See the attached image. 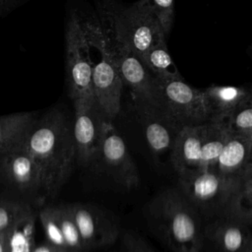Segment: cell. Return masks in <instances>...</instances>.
Instances as JSON below:
<instances>
[{
    "label": "cell",
    "instance_id": "cell-2",
    "mask_svg": "<svg viewBox=\"0 0 252 252\" xmlns=\"http://www.w3.org/2000/svg\"><path fill=\"white\" fill-rule=\"evenodd\" d=\"M150 223L174 252H200L203 230L198 210L179 189L158 193L147 208Z\"/></svg>",
    "mask_w": 252,
    "mask_h": 252
},
{
    "label": "cell",
    "instance_id": "cell-3",
    "mask_svg": "<svg viewBox=\"0 0 252 252\" xmlns=\"http://www.w3.org/2000/svg\"><path fill=\"white\" fill-rule=\"evenodd\" d=\"M102 27L108 37L126 46L140 59L160 38L166 37L147 0H139L130 6L104 5Z\"/></svg>",
    "mask_w": 252,
    "mask_h": 252
},
{
    "label": "cell",
    "instance_id": "cell-22",
    "mask_svg": "<svg viewBox=\"0 0 252 252\" xmlns=\"http://www.w3.org/2000/svg\"><path fill=\"white\" fill-rule=\"evenodd\" d=\"M31 216L32 209L25 203L13 200L0 201V234L12 229Z\"/></svg>",
    "mask_w": 252,
    "mask_h": 252
},
{
    "label": "cell",
    "instance_id": "cell-24",
    "mask_svg": "<svg viewBox=\"0 0 252 252\" xmlns=\"http://www.w3.org/2000/svg\"><path fill=\"white\" fill-rule=\"evenodd\" d=\"M164 33L167 36L171 31L174 19V0H147Z\"/></svg>",
    "mask_w": 252,
    "mask_h": 252
},
{
    "label": "cell",
    "instance_id": "cell-25",
    "mask_svg": "<svg viewBox=\"0 0 252 252\" xmlns=\"http://www.w3.org/2000/svg\"><path fill=\"white\" fill-rule=\"evenodd\" d=\"M224 216L233 218L247 224L252 223V197L248 198H233Z\"/></svg>",
    "mask_w": 252,
    "mask_h": 252
},
{
    "label": "cell",
    "instance_id": "cell-1",
    "mask_svg": "<svg viewBox=\"0 0 252 252\" xmlns=\"http://www.w3.org/2000/svg\"><path fill=\"white\" fill-rule=\"evenodd\" d=\"M24 142L39 167L43 192L55 196L77 160L72 125L63 112L53 108L34 120Z\"/></svg>",
    "mask_w": 252,
    "mask_h": 252
},
{
    "label": "cell",
    "instance_id": "cell-21",
    "mask_svg": "<svg viewBox=\"0 0 252 252\" xmlns=\"http://www.w3.org/2000/svg\"><path fill=\"white\" fill-rule=\"evenodd\" d=\"M38 219L47 242L69 249L62 233L57 206L43 207L38 213Z\"/></svg>",
    "mask_w": 252,
    "mask_h": 252
},
{
    "label": "cell",
    "instance_id": "cell-8",
    "mask_svg": "<svg viewBox=\"0 0 252 252\" xmlns=\"http://www.w3.org/2000/svg\"><path fill=\"white\" fill-rule=\"evenodd\" d=\"M178 189L197 210L224 215L233 193L215 170L199 169L178 176Z\"/></svg>",
    "mask_w": 252,
    "mask_h": 252
},
{
    "label": "cell",
    "instance_id": "cell-6",
    "mask_svg": "<svg viewBox=\"0 0 252 252\" xmlns=\"http://www.w3.org/2000/svg\"><path fill=\"white\" fill-rule=\"evenodd\" d=\"M89 43L83 25L71 17L66 29V83L73 101L94 98L93 91L94 64L89 56Z\"/></svg>",
    "mask_w": 252,
    "mask_h": 252
},
{
    "label": "cell",
    "instance_id": "cell-31",
    "mask_svg": "<svg viewBox=\"0 0 252 252\" xmlns=\"http://www.w3.org/2000/svg\"><path fill=\"white\" fill-rule=\"evenodd\" d=\"M245 136L247 137V139L249 140V142H250V144H251V146H252V131H250L249 133H247Z\"/></svg>",
    "mask_w": 252,
    "mask_h": 252
},
{
    "label": "cell",
    "instance_id": "cell-34",
    "mask_svg": "<svg viewBox=\"0 0 252 252\" xmlns=\"http://www.w3.org/2000/svg\"><path fill=\"white\" fill-rule=\"evenodd\" d=\"M68 252H82V251H76V250H70Z\"/></svg>",
    "mask_w": 252,
    "mask_h": 252
},
{
    "label": "cell",
    "instance_id": "cell-27",
    "mask_svg": "<svg viewBox=\"0 0 252 252\" xmlns=\"http://www.w3.org/2000/svg\"><path fill=\"white\" fill-rule=\"evenodd\" d=\"M29 0H0V17H4Z\"/></svg>",
    "mask_w": 252,
    "mask_h": 252
},
{
    "label": "cell",
    "instance_id": "cell-32",
    "mask_svg": "<svg viewBox=\"0 0 252 252\" xmlns=\"http://www.w3.org/2000/svg\"><path fill=\"white\" fill-rule=\"evenodd\" d=\"M248 248H250V249H252V239H251V241H250V244H249V246H248Z\"/></svg>",
    "mask_w": 252,
    "mask_h": 252
},
{
    "label": "cell",
    "instance_id": "cell-18",
    "mask_svg": "<svg viewBox=\"0 0 252 252\" xmlns=\"http://www.w3.org/2000/svg\"><path fill=\"white\" fill-rule=\"evenodd\" d=\"M36 118L32 112L0 116V156L19 145Z\"/></svg>",
    "mask_w": 252,
    "mask_h": 252
},
{
    "label": "cell",
    "instance_id": "cell-26",
    "mask_svg": "<svg viewBox=\"0 0 252 252\" xmlns=\"http://www.w3.org/2000/svg\"><path fill=\"white\" fill-rule=\"evenodd\" d=\"M123 244L126 252H156L144 238L132 232L124 235Z\"/></svg>",
    "mask_w": 252,
    "mask_h": 252
},
{
    "label": "cell",
    "instance_id": "cell-30",
    "mask_svg": "<svg viewBox=\"0 0 252 252\" xmlns=\"http://www.w3.org/2000/svg\"><path fill=\"white\" fill-rule=\"evenodd\" d=\"M11 229L0 234V252H9V238Z\"/></svg>",
    "mask_w": 252,
    "mask_h": 252
},
{
    "label": "cell",
    "instance_id": "cell-10",
    "mask_svg": "<svg viewBox=\"0 0 252 252\" xmlns=\"http://www.w3.org/2000/svg\"><path fill=\"white\" fill-rule=\"evenodd\" d=\"M73 104L75 119L72 127L77 161L85 166L94 164L105 116L94 98L76 100Z\"/></svg>",
    "mask_w": 252,
    "mask_h": 252
},
{
    "label": "cell",
    "instance_id": "cell-11",
    "mask_svg": "<svg viewBox=\"0 0 252 252\" xmlns=\"http://www.w3.org/2000/svg\"><path fill=\"white\" fill-rule=\"evenodd\" d=\"M217 172L234 197L252 174V146L245 135L230 132L219 158Z\"/></svg>",
    "mask_w": 252,
    "mask_h": 252
},
{
    "label": "cell",
    "instance_id": "cell-5",
    "mask_svg": "<svg viewBox=\"0 0 252 252\" xmlns=\"http://www.w3.org/2000/svg\"><path fill=\"white\" fill-rule=\"evenodd\" d=\"M157 82L159 107L181 127L210 121L204 90L188 85L183 78H157Z\"/></svg>",
    "mask_w": 252,
    "mask_h": 252
},
{
    "label": "cell",
    "instance_id": "cell-28",
    "mask_svg": "<svg viewBox=\"0 0 252 252\" xmlns=\"http://www.w3.org/2000/svg\"><path fill=\"white\" fill-rule=\"evenodd\" d=\"M71 249H67V248H63L57 245H54L52 243L46 242L40 245L35 246L34 248L32 249L31 252H68Z\"/></svg>",
    "mask_w": 252,
    "mask_h": 252
},
{
    "label": "cell",
    "instance_id": "cell-17",
    "mask_svg": "<svg viewBox=\"0 0 252 252\" xmlns=\"http://www.w3.org/2000/svg\"><path fill=\"white\" fill-rule=\"evenodd\" d=\"M210 121L226 123L234 110L252 94V87L212 85L204 90Z\"/></svg>",
    "mask_w": 252,
    "mask_h": 252
},
{
    "label": "cell",
    "instance_id": "cell-29",
    "mask_svg": "<svg viewBox=\"0 0 252 252\" xmlns=\"http://www.w3.org/2000/svg\"><path fill=\"white\" fill-rule=\"evenodd\" d=\"M248 197H252V174L242 184V186L240 187V189L234 195L233 198H248Z\"/></svg>",
    "mask_w": 252,
    "mask_h": 252
},
{
    "label": "cell",
    "instance_id": "cell-23",
    "mask_svg": "<svg viewBox=\"0 0 252 252\" xmlns=\"http://www.w3.org/2000/svg\"><path fill=\"white\" fill-rule=\"evenodd\" d=\"M225 124L232 133L246 135L252 131V94L234 110Z\"/></svg>",
    "mask_w": 252,
    "mask_h": 252
},
{
    "label": "cell",
    "instance_id": "cell-9",
    "mask_svg": "<svg viewBox=\"0 0 252 252\" xmlns=\"http://www.w3.org/2000/svg\"><path fill=\"white\" fill-rule=\"evenodd\" d=\"M109 40L121 79L130 90L133 103L159 106L157 77L134 52L110 38Z\"/></svg>",
    "mask_w": 252,
    "mask_h": 252
},
{
    "label": "cell",
    "instance_id": "cell-14",
    "mask_svg": "<svg viewBox=\"0 0 252 252\" xmlns=\"http://www.w3.org/2000/svg\"><path fill=\"white\" fill-rule=\"evenodd\" d=\"M0 169L6 180L19 190H42L39 167L24 140L0 156Z\"/></svg>",
    "mask_w": 252,
    "mask_h": 252
},
{
    "label": "cell",
    "instance_id": "cell-16",
    "mask_svg": "<svg viewBox=\"0 0 252 252\" xmlns=\"http://www.w3.org/2000/svg\"><path fill=\"white\" fill-rule=\"evenodd\" d=\"M206 235L220 252H245L252 239L247 223L227 216L211 223Z\"/></svg>",
    "mask_w": 252,
    "mask_h": 252
},
{
    "label": "cell",
    "instance_id": "cell-20",
    "mask_svg": "<svg viewBox=\"0 0 252 252\" xmlns=\"http://www.w3.org/2000/svg\"><path fill=\"white\" fill-rule=\"evenodd\" d=\"M148 69L159 79H180L174 61L172 60L166 45V37L158 40L141 58Z\"/></svg>",
    "mask_w": 252,
    "mask_h": 252
},
{
    "label": "cell",
    "instance_id": "cell-4",
    "mask_svg": "<svg viewBox=\"0 0 252 252\" xmlns=\"http://www.w3.org/2000/svg\"><path fill=\"white\" fill-rule=\"evenodd\" d=\"M90 46L100 53V60L94 65L93 91L95 102L102 114L113 120L121 110L123 81L121 79L115 54L109 37L102 27L89 23L83 26Z\"/></svg>",
    "mask_w": 252,
    "mask_h": 252
},
{
    "label": "cell",
    "instance_id": "cell-15",
    "mask_svg": "<svg viewBox=\"0 0 252 252\" xmlns=\"http://www.w3.org/2000/svg\"><path fill=\"white\" fill-rule=\"evenodd\" d=\"M207 123L184 126L179 131L169 154L171 163L178 176L201 169L202 148L206 137Z\"/></svg>",
    "mask_w": 252,
    "mask_h": 252
},
{
    "label": "cell",
    "instance_id": "cell-13",
    "mask_svg": "<svg viewBox=\"0 0 252 252\" xmlns=\"http://www.w3.org/2000/svg\"><path fill=\"white\" fill-rule=\"evenodd\" d=\"M67 206L78 226L86 249L102 247L115 242L118 236V227L103 212L81 203Z\"/></svg>",
    "mask_w": 252,
    "mask_h": 252
},
{
    "label": "cell",
    "instance_id": "cell-19",
    "mask_svg": "<svg viewBox=\"0 0 252 252\" xmlns=\"http://www.w3.org/2000/svg\"><path fill=\"white\" fill-rule=\"evenodd\" d=\"M229 135L230 130L226 124L213 121L207 123V132L202 148L201 169L217 171L219 158Z\"/></svg>",
    "mask_w": 252,
    "mask_h": 252
},
{
    "label": "cell",
    "instance_id": "cell-7",
    "mask_svg": "<svg viewBox=\"0 0 252 252\" xmlns=\"http://www.w3.org/2000/svg\"><path fill=\"white\" fill-rule=\"evenodd\" d=\"M95 163H98L107 175L127 190L139 186L140 176L134 159L112 120L106 117L102 122Z\"/></svg>",
    "mask_w": 252,
    "mask_h": 252
},
{
    "label": "cell",
    "instance_id": "cell-12",
    "mask_svg": "<svg viewBox=\"0 0 252 252\" xmlns=\"http://www.w3.org/2000/svg\"><path fill=\"white\" fill-rule=\"evenodd\" d=\"M147 145L156 157L169 153L181 126L167 115L159 106L133 103Z\"/></svg>",
    "mask_w": 252,
    "mask_h": 252
},
{
    "label": "cell",
    "instance_id": "cell-33",
    "mask_svg": "<svg viewBox=\"0 0 252 252\" xmlns=\"http://www.w3.org/2000/svg\"><path fill=\"white\" fill-rule=\"evenodd\" d=\"M245 252H252V249H250V248H247V250H246Z\"/></svg>",
    "mask_w": 252,
    "mask_h": 252
}]
</instances>
